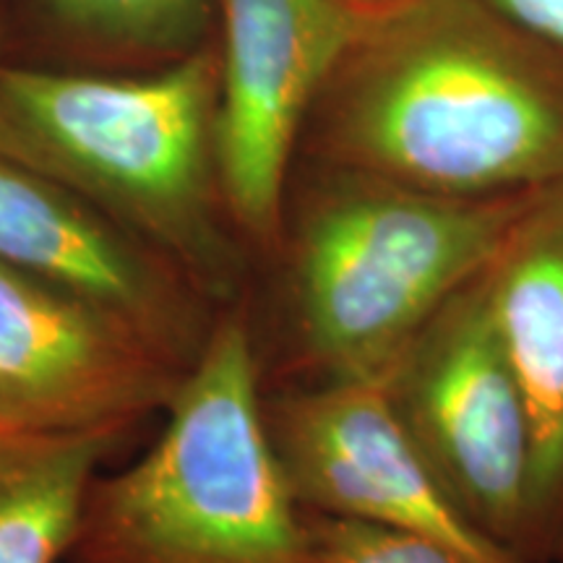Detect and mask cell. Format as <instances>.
<instances>
[{
  "mask_svg": "<svg viewBox=\"0 0 563 563\" xmlns=\"http://www.w3.org/2000/svg\"><path fill=\"white\" fill-rule=\"evenodd\" d=\"M483 285L530 410L534 522L555 555L563 534V178L532 196Z\"/></svg>",
  "mask_w": 563,
  "mask_h": 563,
  "instance_id": "10",
  "label": "cell"
},
{
  "mask_svg": "<svg viewBox=\"0 0 563 563\" xmlns=\"http://www.w3.org/2000/svg\"><path fill=\"white\" fill-rule=\"evenodd\" d=\"M186 371L81 302L0 264V415L16 433L123 435Z\"/></svg>",
  "mask_w": 563,
  "mask_h": 563,
  "instance_id": "9",
  "label": "cell"
},
{
  "mask_svg": "<svg viewBox=\"0 0 563 563\" xmlns=\"http://www.w3.org/2000/svg\"><path fill=\"white\" fill-rule=\"evenodd\" d=\"M214 34L150 70L0 66V154L60 183L170 256L220 308L243 238L222 191Z\"/></svg>",
  "mask_w": 563,
  "mask_h": 563,
  "instance_id": "2",
  "label": "cell"
},
{
  "mask_svg": "<svg viewBox=\"0 0 563 563\" xmlns=\"http://www.w3.org/2000/svg\"><path fill=\"white\" fill-rule=\"evenodd\" d=\"M306 514L319 563H460L412 534L355 519Z\"/></svg>",
  "mask_w": 563,
  "mask_h": 563,
  "instance_id": "13",
  "label": "cell"
},
{
  "mask_svg": "<svg viewBox=\"0 0 563 563\" xmlns=\"http://www.w3.org/2000/svg\"><path fill=\"white\" fill-rule=\"evenodd\" d=\"M298 159L493 199L563 178V55L481 0L382 5L323 84Z\"/></svg>",
  "mask_w": 563,
  "mask_h": 563,
  "instance_id": "1",
  "label": "cell"
},
{
  "mask_svg": "<svg viewBox=\"0 0 563 563\" xmlns=\"http://www.w3.org/2000/svg\"><path fill=\"white\" fill-rule=\"evenodd\" d=\"M555 555H559V563H563V538H561V545H559V553H555Z\"/></svg>",
  "mask_w": 563,
  "mask_h": 563,
  "instance_id": "18",
  "label": "cell"
},
{
  "mask_svg": "<svg viewBox=\"0 0 563 563\" xmlns=\"http://www.w3.org/2000/svg\"><path fill=\"white\" fill-rule=\"evenodd\" d=\"M264 418L306 511L433 543L460 563H527L481 530L394 418L378 382H311L264 397Z\"/></svg>",
  "mask_w": 563,
  "mask_h": 563,
  "instance_id": "7",
  "label": "cell"
},
{
  "mask_svg": "<svg viewBox=\"0 0 563 563\" xmlns=\"http://www.w3.org/2000/svg\"><path fill=\"white\" fill-rule=\"evenodd\" d=\"M3 433H16V431H11L9 426H5V420H3V415H0V435Z\"/></svg>",
  "mask_w": 563,
  "mask_h": 563,
  "instance_id": "16",
  "label": "cell"
},
{
  "mask_svg": "<svg viewBox=\"0 0 563 563\" xmlns=\"http://www.w3.org/2000/svg\"><path fill=\"white\" fill-rule=\"evenodd\" d=\"M534 194L456 199L295 162L277 256L298 363L316 382H382L422 323L488 269Z\"/></svg>",
  "mask_w": 563,
  "mask_h": 563,
  "instance_id": "3",
  "label": "cell"
},
{
  "mask_svg": "<svg viewBox=\"0 0 563 563\" xmlns=\"http://www.w3.org/2000/svg\"><path fill=\"white\" fill-rule=\"evenodd\" d=\"M382 389L407 439L470 519L527 563L548 559L532 509V422L483 274L418 329Z\"/></svg>",
  "mask_w": 563,
  "mask_h": 563,
  "instance_id": "5",
  "label": "cell"
},
{
  "mask_svg": "<svg viewBox=\"0 0 563 563\" xmlns=\"http://www.w3.org/2000/svg\"><path fill=\"white\" fill-rule=\"evenodd\" d=\"M365 3H378V5H389V3H399V0H365Z\"/></svg>",
  "mask_w": 563,
  "mask_h": 563,
  "instance_id": "17",
  "label": "cell"
},
{
  "mask_svg": "<svg viewBox=\"0 0 563 563\" xmlns=\"http://www.w3.org/2000/svg\"><path fill=\"white\" fill-rule=\"evenodd\" d=\"M131 467L95 475L68 563H319L264 418L249 316L228 306Z\"/></svg>",
  "mask_w": 563,
  "mask_h": 563,
  "instance_id": "4",
  "label": "cell"
},
{
  "mask_svg": "<svg viewBox=\"0 0 563 563\" xmlns=\"http://www.w3.org/2000/svg\"><path fill=\"white\" fill-rule=\"evenodd\" d=\"M378 9L365 0H217L222 191L251 249L277 256L302 129Z\"/></svg>",
  "mask_w": 563,
  "mask_h": 563,
  "instance_id": "6",
  "label": "cell"
},
{
  "mask_svg": "<svg viewBox=\"0 0 563 563\" xmlns=\"http://www.w3.org/2000/svg\"><path fill=\"white\" fill-rule=\"evenodd\" d=\"M5 60H11V51H9V19H5V3L0 0V66Z\"/></svg>",
  "mask_w": 563,
  "mask_h": 563,
  "instance_id": "15",
  "label": "cell"
},
{
  "mask_svg": "<svg viewBox=\"0 0 563 563\" xmlns=\"http://www.w3.org/2000/svg\"><path fill=\"white\" fill-rule=\"evenodd\" d=\"M527 37L563 55V0H481Z\"/></svg>",
  "mask_w": 563,
  "mask_h": 563,
  "instance_id": "14",
  "label": "cell"
},
{
  "mask_svg": "<svg viewBox=\"0 0 563 563\" xmlns=\"http://www.w3.org/2000/svg\"><path fill=\"white\" fill-rule=\"evenodd\" d=\"M11 60L81 70L170 66L214 34L217 0H3Z\"/></svg>",
  "mask_w": 563,
  "mask_h": 563,
  "instance_id": "11",
  "label": "cell"
},
{
  "mask_svg": "<svg viewBox=\"0 0 563 563\" xmlns=\"http://www.w3.org/2000/svg\"><path fill=\"white\" fill-rule=\"evenodd\" d=\"M0 264L118 323L186 373L224 311L150 241L3 154Z\"/></svg>",
  "mask_w": 563,
  "mask_h": 563,
  "instance_id": "8",
  "label": "cell"
},
{
  "mask_svg": "<svg viewBox=\"0 0 563 563\" xmlns=\"http://www.w3.org/2000/svg\"><path fill=\"white\" fill-rule=\"evenodd\" d=\"M123 435H0V563H55L68 553L81 498Z\"/></svg>",
  "mask_w": 563,
  "mask_h": 563,
  "instance_id": "12",
  "label": "cell"
}]
</instances>
